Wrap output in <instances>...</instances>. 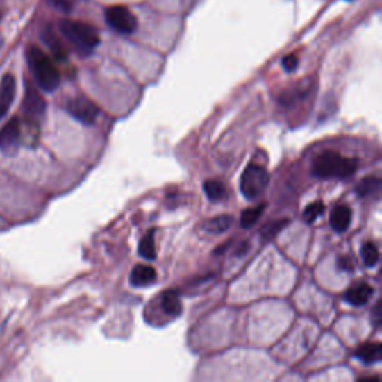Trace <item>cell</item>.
Masks as SVG:
<instances>
[{"mask_svg": "<svg viewBox=\"0 0 382 382\" xmlns=\"http://www.w3.org/2000/svg\"><path fill=\"white\" fill-rule=\"evenodd\" d=\"M17 92V81L14 75L8 74L2 78L0 81V119H2L6 114L9 108H11Z\"/></svg>", "mask_w": 382, "mask_h": 382, "instance_id": "9", "label": "cell"}, {"mask_svg": "<svg viewBox=\"0 0 382 382\" xmlns=\"http://www.w3.org/2000/svg\"><path fill=\"white\" fill-rule=\"evenodd\" d=\"M339 267L342 270H353V263H351V260L348 257H340L339 258Z\"/></svg>", "mask_w": 382, "mask_h": 382, "instance_id": "26", "label": "cell"}, {"mask_svg": "<svg viewBox=\"0 0 382 382\" xmlns=\"http://www.w3.org/2000/svg\"><path fill=\"white\" fill-rule=\"evenodd\" d=\"M374 293H375L374 287L369 285L367 283H358L347 291L344 299L347 304L353 306H365L372 299V296H374Z\"/></svg>", "mask_w": 382, "mask_h": 382, "instance_id": "10", "label": "cell"}, {"mask_svg": "<svg viewBox=\"0 0 382 382\" xmlns=\"http://www.w3.org/2000/svg\"><path fill=\"white\" fill-rule=\"evenodd\" d=\"M324 209H326L324 204L321 202V200H317V202L308 205L304 213V218L306 223H314V221H317L321 215H323Z\"/></svg>", "mask_w": 382, "mask_h": 382, "instance_id": "23", "label": "cell"}, {"mask_svg": "<svg viewBox=\"0 0 382 382\" xmlns=\"http://www.w3.org/2000/svg\"><path fill=\"white\" fill-rule=\"evenodd\" d=\"M353 221V210L347 205H338L330 215V226L336 233H344L349 229Z\"/></svg>", "mask_w": 382, "mask_h": 382, "instance_id": "11", "label": "cell"}, {"mask_svg": "<svg viewBox=\"0 0 382 382\" xmlns=\"http://www.w3.org/2000/svg\"><path fill=\"white\" fill-rule=\"evenodd\" d=\"M233 224V218L230 215H218L215 218H210L204 223V230H206L208 233L213 235H219L224 233L227 230L232 227Z\"/></svg>", "mask_w": 382, "mask_h": 382, "instance_id": "15", "label": "cell"}, {"mask_svg": "<svg viewBox=\"0 0 382 382\" xmlns=\"http://www.w3.org/2000/svg\"><path fill=\"white\" fill-rule=\"evenodd\" d=\"M263 210H265V205H258L256 208L245 209L242 215H240V227L242 229L253 227L260 219V217L263 215Z\"/></svg>", "mask_w": 382, "mask_h": 382, "instance_id": "19", "label": "cell"}, {"mask_svg": "<svg viewBox=\"0 0 382 382\" xmlns=\"http://www.w3.org/2000/svg\"><path fill=\"white\" fill-rule=\"evenodd\" d=\"M162 309L170 317H178L183 313V304H181L179 294L175 290H170L162 296Z\"/></svg>", "mask_w": 382, "mask_h": 382, "instance_id": "14", "label": "cell"}, {"mask_svg": "<svg viewBox=\"0 0 382 382\" xmlns=\"http://www.w3.org/2000/svg\"><path fill=\"white\" fill-rule=\"evenodd\" d=\"M58 28L81 56L92 54L100 44L99 32L93 26L87 23L74 22V19H63V22H60Z\"/></svg>", "mask_w": 382, "mask_h": 382, "instance_id": "3", "label": "cell"}, {"mask_svg": "<svg viewBox=\"0 0 382 382\" xmlns=\"http://www.w3.org/2000/svg\"><path fill=\"white\" fill-rule=\"evenodd\" d=\"M66 110L76 119V122L85 126L94 124L100 114V108L92 99H88L85 96H76L74 99H70L66 103Z\"/></svg>", "mask_w": 382, "mask_h": 382, "instance_id": "6", "label": "cell"}, {"mask_svg": "<svg viewBox=\"0 0 382 382\" xmlns=\"http://www.w3.org/2000/svg\"><path fill=\"white\" fill-rule=\"evenodd\" d=\"M348 2H353V0H348Z\"/></svg>", "mask_w": 382, "mask_h": 382, "instance_id": "28", "label": "cell"}, {"mask_svg": "<svg viewBox=\"0 0 382 382\" xmlns=\"http://www.w3.org/2000/svg\"><path fill=\"white\" fill-rule=\"evenodd\" d=\"M361 257H363V261L367 267L376 266L379 261V249L376 244L366 242L363 247H361Z\"/></svg>", "mask_w": 382, "mask_h": 382, "instance_id": "20", "label": "cell"}, {"mask_svg": "<svg viewBox=\"0 0 382 382\" xmlns=\"http://www.w3.org/2000/svg\"><path fill=\"white\" fill-rule=\"evenodd\" d=\"M26 58L38 85L47 93L56 92L60 85V79H62V76H60L58 69L53 63V60L49 58L41 48H38L35 45H30L27 48Z\"/></svg>", "mask_w": 382, "mask_h": 382, "instance_id": "2", "label": "cell"}, {"mask_svg": "<svg viewBox=\"0 0 382 382\" xmlns=\"http://www.w3.org/2000/svg\"><path fill=\"white\" fill-rule=\"evenodd\" d=\"M44 41L45 44L49 47V49L54 53V56L60 60H66V51L63 45L58 42V39L56 38V35L51 32V30L47 28V32L44 33Z\"/></svg>", "mask_w": 382, "mask_h": 382, "instance_id": "22", "label": "cell"}, {"mask_svg": "<svg viewBox=\"0 0 382 382\" xmlns=\"http://www.w3.org/2000/svg\"><path fill=\"white\" fill-rule=\"evenodd\" d=\"M357 169L358 162L356 158L344 157L336 151L327 149L314 158L310 172L319 179H347L353 176Z\"/></svg>", "mask_w": 382, "mask_h": 382, "instance_id": "1", "label": "cell"}, {"mask_svg": "<svg viewBox=\"0 0 382 382\" xmlns=\"http://www.w3.org/2000/svg\"><path fill=\"white\" fill-rule=\"evenodd\" d=\"M299 66V60L294 54H290V56H285L283 58V67L285 72H294V70L297 69Z\"/></svg>", "mask_w": 382, "mask_h": 382, "instance_id": "25", "label": "cell"}, {"mask_svg": "<svg viewBox=\"0 0 382 382\" xmlns=\"http://www.w3.org/2000/svg\"><path fill=\"white\" fill-rule=\"evenodd\" d=\"M204 191L210 202H219V200H224L227 196V190H226L224 184L219 183V181H215V179L205 181Z\"/></svg>", "mask_w": 382, "mask_h": 382, "instance_id": "16", "label": "cell"}, {"mask_svg": "<svg viewBox=\"0 0 382 382\" xmlns=\"http://www.w3.org/2000/svg\"><path fill=\"white\" fill-rule=\"evenodd\" d=\"M356 358L360 360L363 365H376L382 358V347L378 342H367L358 347L356 351Z\"/></svg>", "mask_w": 382, "mask_h": 382, "instance_id": "13", "label": "cell"}, {"mask_svg": "<svg viewBox=\"0 0 382 382\" xmlns=\"http://www.w3.org/2000/svg\"><path fill=\"white\" fill-rule=\"evenodd\" d=\"M138 249H139L140 257H144L148 261L156 260L157 253H156V245H154V230H149V232L142 238Z\"/></svg>", "mask_w": 382, "mask_h": 382, "instance_id": "18", "label": "cell"}, {"mask_svg": "<svg viewBox=\"0 0 382 382\" xmlns=\"http://www.w3.org/2000/svg\"><path fill=\"white\" fill-rule=\"evenodd\" d=\"M22 124L18 118H13L2 130H0V151L6 156H14L22 142Z\"/></svg>", "mask_w": 382, "mask_h": 382, "instance_id": "7", "label": "cell"}, {"mask_svg": "<svg viewBox=\"0 0 382 382\" xmlns=\"http://www.w3.org/2000/svg\"><path fill=\"white\" fill-rule=\"evenodd\" d=\"M374 315H375V324H376V326H379V324H381V310H379V304L375 306Z\"/></svg>", "mask_w": 382, "mask_h": 382, "instance_id": "27", "label": "cell"}, {"mask_svg": "<svg viewBox=\"0 0 382 382\" xmlns=\"http://www.w3.org/2000/svg\"><path fill=\"white\" fill-rule=\"evenodd\" d=\"M47 2L49 5H51L53 8L58 9V11L67 14V13H70L74 9V2H75V0H47Z\"/></svg>", "mask_w": 382, "mask_h": 382, "instance_id": "24", "label": "cell"}, {"mask_svg": "<svg viewBox=\"0 0 382 382\" xmlns=\"http://www.w3.org/2000/svg\"><path fill=\"white\" fill-rule=\"evenodd\" d=\"M106 24L119 35H132L138 28L135 14L123 5L109 6L105 11Z\"/></svg>", "mask_w": 382, "mask_h": 382, "instance_id": "5", "label": "cell"}, {"mask_svg": "<svg viewBox=\"0 0 382 382\" xmlns=\"http://www.w3.org/2000/svg\"><path fill=\"white\" fill-rule=\"evenodd\" d=\"M381 190V179L378 176H366L361 179V183L357 185L356 193L360 197H369L378 194Z\"/></svg>", "mask_w": 382, "mask_h": 382, "instance_id": "17", "label": "cell"}, {"mask_svg": "<svg viewBox=\"0 0 382 382\" xmlns=\"http://www.w3.org/2000/svg\"><path fill=\"white\" fill-rule=\"evenodd\" d=\"M269 185V174L267 170L260 165H248L240 176V191L245 199L254 200L265 193Z\"/></svg>", "mask_w": 382, "mask_h": 382, "instance_id": "4", "label": "cell"}, {"mask_svg": "<svg viewBox=\"0 0 382 382\" xmlns=\"http://www.w3.org/2000/svg\"><path fill=\"white\" fill-rule=\"evenodd\" d=\"M47 102L45 99L39 94L38 90L32 85L26 87V94L23 100V110L27 117V119H38L45 114Z\"/></svg>", "mask_w": 382, "mask_h": 382, "instance_id": "8", "label": "cell"}, {"mask_svg": "<svg viewBox=\"0 0 382 382\" xmlns=\"http://www.w3.org/2000/svg\"><path fill=\"white\" fill-rule=\"evenodd\" d=\"M288 224V219H278V221H272V223H269L261 230V240H265V242H269V240H272L279 232H283L284 227Z\"/></svg>", "mask_w": 382, "mask_h": 382, "instance_id": "21", "label": "cell"}, {"mask_svg": "<svg viewBox=\"0 0 382 382\" xmlns=\"http://www.w3.org/2000/svg\"><path fill=\"white\" fill-rule=\"evenodd\" d=\"M156 279H157L156 269L149 265H136L132 272H130V284L136 288L148 287L153 284Z\"/></svg>", "mask_w": 382, "mask_h": 382, "instance_id": "12", "label": "cell"}]
</instances>
